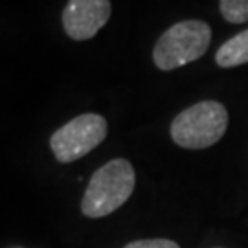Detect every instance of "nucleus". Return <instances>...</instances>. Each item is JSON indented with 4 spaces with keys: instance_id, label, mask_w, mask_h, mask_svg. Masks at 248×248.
I'll use <instances>...</instances> for the list:
<instances>
[{
    "instance_id": "nucleus-1",
    "label": "nucleus",
    "mask_w": 248,
    "mask_h": 248,
    "mask_svg": "<svg viewBox=\"0 0 248 248\" xmlns=\"http://www.w3.org/2000/svg\"><path fill=\"white\" fill-rule=\"evenodd\" d=\"M136 175L131 162L114 158L92 175L81 201V212L90 219L107 217L122 208L133 195Z\"/></svg>"
},
{
    "instance_id": "nucleus-2",
    "label": "nucleus",
    "mask_w": 248,
    "mask_h": 248,
    "mask_svg": "<svg viewBox=\"0 0 248 248\" xmlns=\"http://www.w3.org/2000/svg\"><path fill=\"white\" fill-rule=\"evenodd\" d=\"M212 41V28L202 20H182L168 28L155 45L153 61L160 70H175L201 59Z\"/></svg>"
},
{
    "instance_id": "nucleus-3",
    "label": "nucleus",
    "mask_w": 248,
    "mask_h": 248,
    "mask_svg": "<svg viewBox=\"0 0 248 248\" xmlns=\"http://www.w3.org/2000/svg\"><path fill=\"white\" fill-rule=\"evenodd\" d=\"M228 127V110L219 101H201L182 110L171 124L173 142L184 149H206L221 140Z\"/></svg>"
},
{
    "instance_id": "nucleus-4",
    "label": "nucleus",
    "mask_w": 248,
    "mask_h": 248,
    "mask_svg": "<svg viewBox=\"0 0 248 248\" xmlns=\"http://www.w3.org/2000/svg\"><path fill=\"white\" fill-rule=\"evenodd\" d=\"M107 129L108 125L103 116L94 112L76 116L52 134L50 149L61 164H70L96 149L105 140Z\"/></svg>"
},
{
    "instance_id": "nucleus-5",
    "label": "nucleus",
    "mask_w": 248,
    "mask_h": 248,
    "mask_svg": "<svg viewBox=\"0 0 248 248\" xmlns=\"http://www.w3.org/2000/svg\"><path fill=\"white\" fill-rule=\"evenodd\" d=\"M110 13V0H68L62 9L64 33L74 41H89L108 22Z\"/></svg>"
},
{
    "instance_id": "nucleus-6",
    "label": "nucleus",
    "mask_w": 248,
    "mask_h": 248,
    "mask_svg": "<svg viewBox=\"0 0 248 248\" xmlns=\"http://www.w3.org/2000/svg\"><path fill=\"white\" fill-rule=\"evenodd\" d=\"M215 62L221 68H233L248 62V30L228 39L215 53Z\"/></svg>"
},
{
    "instance_id": "nucleus-7",
    "label": "nucleus",
    "mask_w": 248,
    "mask_h": 248,
    "mask_svg": "<svg viewBox=\"0 0 248 248\" xmlns=\"http://www.w3.org/2000/svg\"><path fill=\"white\" fill-rule=\"evenodd\" d=\"M219 8L226 22L241 24L248 20V0H221Z\"/></svg>"
},
{
    "instance_id": "nucleus-8",
    "label": "nucleus",
    "mask_w": 248,
    "mask_h": 248,
    "mask_svg": "<svg viewBox=\"0 0 248 248\" xmlns=\"http://www.w3.org/2000/svg\"><path fill=\"white\" fill-rule=\"evenodd\" d=\"M124 248H180V247H178L175 241H169V239H140L125 245Z\"/></svg>"
}]
</instances>
